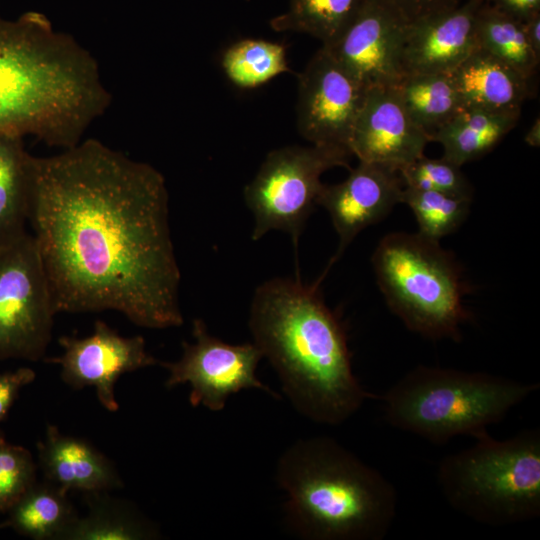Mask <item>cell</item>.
Masks as SVG:
<instances>
[{
	"instance_id": "obj_24",
	"label": "cell",
	"mask_w": 540,
	"mask_h": 540,
	"mask_svg": "<svg viewBox=\"0 0 540 540\" xmlns=\"http://www.w3.org/2000/svg\"><path fill=\"white\" fill-rule=\"evenodd\" d=\"M475 30L479 47L498 58L528 80L536 74L540 58L532 50L524 22L487 2L477 10Z\"/></svg>"
},
{
	"instance_id": "obj_9",
	"label": "cell",
	"mask_w": 540,
	"mask_h": 540,
	"mask_svg": "<svg viewBox=\"0 0 540 540\" xmlns=\"http://www.w3.org/2000/svg\"><path fill=\"white\" fill-rule=\"evenodd\" d=\"M56 311L31 233L0 249V360L44 359Z\"/></svg>"
},
{
	"instance_id": "obj_16",
	"label": "cell",
	"mask_w": 540,
	"mask_h": 540,
	"mask_svg": "<svg viewBox=\"0 0 540 540\" xmlns=\"http://www.w3.org/2000/svg\"><path fill=\"white\" fill-rule=\"evenodd\" d=\"M483 2L467 0L452 10L409 23L400 51L401 75L451 73L480 48L475 18Z\"/></svg>"
},
{
	"instance_id": "obj_1",
	"label": "cell",
	"mask_w": 540,
	"mask_h": 540,
	"mask_svg": "<svg viewBox=\"0 0 540 540\" xmlns=\"http://www.w3.org/2000/svg\"><path fill=\"white\" fill-rule=\"evenodd\" d=\"M28 223L56 313L183 324L164 176L100 140L32 157Z\"/></svg>"
},
{
	"instance_id": "obj_35",
	"label": "cell",
	"mask_w": 540,
	"mask_h": 540,
	"mask_svg": "<svg viewBox=\"0 0 540 540\" xmlns=\"http://www.w3.org/2000/svg\"><path fill=\"white\" fill-rule=\"evenodd\" d=\"M485 1V0H484Z\"/></svg>"
},
{
	"instance_id": "obj_26",
	"label": "cell",
	"mask_w": 540,
	"mask_h": 540,
	"mask_svg": "<svg viewBox=\"0 0 540 540\" xmlns=\"http://www.w3.org/2000/svg\"><path fill=\"white\" fill-rule=\"evenodd\" d=\"M228 79L240 88H255L289 72L286 48L263 39H243L228 47L221 58Z\"/></svg>"
},
{
	"instance_id": "obj_17",
	"label": "cell",
	"mask_w": 540,
	"mask_h": 540,
	"mask_svg": "<svg viewBox=\"0 0 540 540\" xmlns=\"http://www.w3.org/2000/svg\"><path fill=\"white\" fill-rule=\"evenodd\" d=\"M37 450L45 480L67 492H109L123 486L109 458L88 441L65 435L54 425L47 426Z\"/></svg>"
},
{
	"instance_id": "obj_14",
	"label": "cell",
	"mask_w": 540,
	"mask_h": 540,
	"mask_svg": "<svg viewBox=\"0 0 540 540\" xmlns=\"http://www.w3.org/2000/svg\"><path fill=\"white\" fill-rule=\"evenodd\" d=\"M430 136L414 123L394 86L368 89L348 142L359 161L403 166L424 155Z\"/></svg>"
},
{
	"instance_id": "obj_13",
	"label": "cell",
	"mask_w": 540,
	"mask_h": 540,
	"mask_svg": "<svg viewBox=\"0 0 540 540\" xmlns=\"http://www.w3.org/2000/svg\"><path fill=\"white\" fill-rule=\"evenodd\" d=\"M408 22L390 0H363L331 45L323 46L368 90L396 84Z\"/></svg>"
},
{
	"instance_id": "obj_18",
	"label": "cell",
	"mask_w": 540,
	"mask_h": 540,
	"mask_svg": "<svg viewBox=\"0 0 540 540\" xmlns=\"http://www.w3.org/2000/svg\"><path fill=\"white\" fill-rule=\"evenodd\" d=\"M464 108H521L530 96V80L478 48L450 73Z\"/></svg>"
},
{
	"instance_id": "obj_19",
	"label": "cell",
	"mask_w": 540,
	"mask_h": 540,
	"mask_svg": "<svg viewBox=\"0 0 540 540\" xmlns=\"http://www.w3.org/2000/svg\"><path fill=\"white\" fill-rule=\"evenodd\" d=\"M521 108L466 107L439 127L431 141L442 145L443 157L458 166L490 152L517 124Z\"/></svg>"
},
{
	"instance_id": "obj_27",
	"label": "cell",
	"mask_w": 540,
	"mask_h": 540,
	"mask_svg": "<svg viewBox=\"0 0 540 540\" xmlns=\"http://www.w3.org/2000/svg\"><path fill=\"white\" fill-rule=\"evenodd\" d=\"M471 202L472 199L409 187H404L401 196V203L410 207L417 220L418 233L436 241L459 228Z\"/></svg>"
},
{
	"instance_id": "obj_21",
	"label": "cell",
	"mask_w": 540,
	"mask_h": 540,
	"mask_svg": "<svg viewBox=\"0 0 540 540\" xmlns=\"http://www.w3.org/2000/svg\"><path fill=\"white\" fill-rule=\"evenodd\" d=\"M67 494L46 480L36 482L7 511L0 529L11 528L34 540H62L79 516Z\"/></svg>"
},
{
	"instance_id": "obj_25",
	"label": "cell",
	"mask_w": 540,
	"mask_h": 540,
	"mask_svg": "<svg viewBox=\"0 0 540 540\" xmlns=\"http://www.w3.org/2000/svg\"><path fill=\"white\" fill-rule=\"evenodd\" d=\"M363 0H290L288 9L270 20L277 32L308 34L322 46L334 43L351 23Z\"/></svg>"
},
{
	"instance_id": "obj_20",
	"label": "cell",
	"mask_w": 540,
	"mask_h": 540,
	"mask_svg": "<svg viewBox=\"0 0 540 540\" xmlns=\"http://www.w3.org/2000/svg\"><path fill=\"white\" fill-rule=\"evenodd\" d=\"M32 157L23 137L0 133V249L27 233Z\"/></svg>"
},
{
	"instance_id": "obj_28",
	"label": "cell",
	"mask_w": 540,
	"mask_h": 540,
	"mask_svg": "<svg viewBox=\"0 0 540 540\" xmlns=\"http://www.w3.org/2000/svg\"><path fill=\"white\" fill-rule=\"evenodd\" d=\"M460 168L444 157L433 159L423 155L398 172L405 187L472 199V185Z\"/></svg>"
},
{
	"instance_id": "obj_6",
	"label": "cell",
	"mask_w": 540,
	"mask_h": 540,
	"mask_svg": "<svg viewBox=\"0 0 540 540\" xmlns=\"http://www.w3.org/2000/svg\"><path fill=\"white\" fill-rule=\"evenodd\" d=\"M471 447L444 457L439 489L457 512L482 524L505 526L540 515V430L497 440L488 432Z\"/></svg>"
},
{
	"instance_id": "obj_7",
	"label": "cell",
	"mask_w": 540,
	"mask_h": 540,
	"mask_svg": "<svg viewBox=\"0 0 540 540\" xmlns=\"http://www.w3.org/2000/svg\"><path fill=\"white\" fill-rule=\"evenodd\" d=\"M372 264L390 310L405 326L429 339L461 338L469 319L463 305L468 285L453 254L420 233L394 232L378 243Z\"/></svg>"
},
{
	"instance_id": "obj_4",
	"label": "cell",
	"mask_w": 540,
	"mask_h": 540,
	"mask_svg": "<svg viewBox=\"0 0 540 540\" xmlns=\"http://www.w3.org/2000/svg\"><path fill=\"white\" fill-rule=\"evenodd\" d=\"M287 526L307 540H382L397 510L393 484L335 439H300L277 463Z\"/></svg>"
},
{
	"instance_id": "obj_10",
	"label": "cell",
	"mask_w": 540,
	"mask_h": 540,
	"mask_svg": "<svg viewBox=\"0 0 540 540\" xmlns=\"http://www.w3.org/2000/svg\"><path fill=\"white\" fill-rule=\"evenodd\" d=\"M193 343L182 342V355L175 362H160L169 372L167 388L188 383L192 406L217 412L224 409L230 395L257 388L275 398L279 395L256 376L263 355L254 343L233 345L211 335L205 322L193 320Z\"/></svg>"
},
{
	"instance_id": "obj_30",
	"label": "cell",
	"mask_w": 540,
	"mask_h": 540,
	"mask_svg": "<svg viewBox=\"0 0 540 540\" xmlns=\"http://www.w3.org/2000/svg\"><path fill=\"white\" fill-rule=\"evenodd\" d=\"M35 377V372L28 367L0 373V423L6 418L20 390L33 382Z\"/></svg>"
},
{
	"instance_id": "obj_34",
	"label": "cell",
	"mask_w": 540,
	"mask_h": 540,
	"mask_svg": "<svg viewBox=\"0 0 540 540\" xmlns=\"http://www.w3.org/2000/svg\"><path fill=\"white\" fill-rule=\"evenodd\" d=\"M524 142L529 146H540V118L537 117L524 136Z\"/></svg>"
},
{
	"instance_id": "obj_15",
	"label": "cell",
	"mask_w": 540,
	"mask_h": 540,
	"mask_svg": "<svg viewBox=\"0 0 540 540\" xmlns=\"http://www.w3.org/2000/svg\"><path fill=\"white\" fill-rule=\"evenodd\" d=\"M404 187L396 169L361 161L350 169L344 181L323 184L316 205L327 210L339 237V248L327 270L358 233L382 220L396 204L401 203Z\"/></svg>"
},
{
	"instance_id": "obj_32",
	"label": "cell",
	"mask_w": 540,
	"mask_h": 540,
	"mask_svg": "<svg viewBox=\"0 0 540 540\" xmlns=\"http://www.w3.org/2000/svg\"><path fill=\"white\" fill-rule=\"evenodd\" d=\"M485 2L523 22L540 13V0H485Z\"/></svg>"
},
{
	"instance_id": "obj_8",
	"label": "cell",
	"mask_w": 540,
	"mask_h": 540,
	"mask_svg": "<svg viewBox=\"0 0 540 540\" xmlns=\"http://www.w3.org/2000/svg\"><path fill=\"white\" fill-rule=\"evenodd\" d=\"M350 151L341 146H288L268 153L244 199L254 217L251 238L271 230L290 235L295 248L323 186L321 175L334 167H349Z\"/></svg>"
},
{
	"instance_id": "obj_12",
	"label": "cell",
	"mask_w": 540,
	"mask_h": 540,
	"mask_svg": "<svg viewBox=\"0 0 540 540\" xmlns=\"http://www.w3.org/2000/svg\"><path fill=\"white\" fill-rule=\"evenodd\" d=\"M58 342L63 353L43 361L59 365L61 379L68 386L95 387L99 402L110 412L119 409L115 384L122 374L159 364L146 350L142 336H121L101 320L95 322L89 336H62Z\"/></svg>"
},
{
	"instance_id": "obj_11",
	"label": "cell",
	"mask_w": 540,
	"mask_h": 540,
	"mask_svg": "<svg viewBox=\"0 0 540 540\" xmlns=\"http://www.w3.org/2000/svg\"><path fill=\"white\" fill-rule=\"evenodd\" d=\"M366 92L329 50L321 46L298 75L299 133L311 144L348 149Z\"/></svg>"
},
{
	"instance_id": "obj_29",
	"label": "cell",
	"mask_w": 540,
	"mask_h": 540,
	"mask_svg": "<svg viewBox=\"0 0 540 540\" xmlns=\"http://www.w3.org/2000/svg\"><path fill=\"white\" fill-rule=\"evenodd\" d=\"M36 465L31 452L7 442L0 435V515L36 483Z\"/></svg>"
},
{
	"instance_id": "obj_2",
	"label": "cell",
	"mask_w": 540,
	"mask_h": 540,
	"mask_svg": "<svg viewBox=\"0 0 540 540\" xmlns=\"http://www.w3.org/2000/svg\"><path fill=\"white\" fill-rule=\"evenodd\" d=\"M99 64L48 17H0V133L71 148L109 108Z\"/></svg>"
},
{
	"instance_id": "obj_33",
	"label": "cell",
	"mask_w": 540,
	"mask_h": 540,
	"mask_svg": "<svg viewBox=\"0 0 540 540\" xmlns=\"http://www.w3.org/2000/svg\"><path fill=\"white\" fill-rule=\"evenodd\" d=\"M527 40L538 58H540V13L524 21Z\"/></svg>"
},
{
	"instance_id": "obj_3",
	"label": "cell",
	"mask_w": 540,
	"mask_h": 540,
	"mask_svg": "<svg viewBox=\"0 0 540 540\" xmlns=\"http://www.w3.org/2000/svg\"><path fill=\"white\" fill-rule=\"evenodd\" d=\"M321 280L265 281L254 292L248 325L293 407L315 423L335 426L379 396L353 374L345 328L325 304Z\"/></svg>"
},
{
	"instance_id": "obj_23",
	"label": "cell",
	"mask_w": 540,
	"mask_h": 540,
	"mask_svg": "<svg viewBox=\"0 0 540 540\" xmlns=\"http://www.w3.org/2000/svg\"><path fill=\"white\" fill-rule=\"evenodd\" d=\"M393 86L411 119L430 139L464 109L450 73L404 74Z\"/></svg>"
},
{
	"instance_id": "obj_31",
	"label": "cell",
	"mask_w": 540,
	"mask_h": 540,
	"mask_svg": "<svg viewBox=\"0 0 540 540\" xmlns=\"http://www.w3.org/2000/svg\"><path fill=\"white\" fill-rule=\"evenodd\" d=\"M409 23L458 7L462 0H390Z\"/></svg>"
},
{
	"instance_id": "obj_5",
	"label": "cell",
	"mask_w": 540,
	"mask_h": 540,
	"mask_svg": "<svg viewBox=\"0 0 540 540\" xmlns=\"http://www.w3.org/2000/svg\"><path fill=\"white\" fill-rule=\"evenodd\" d=\"M539 389L538 382L419 365L378 399L392 427L443 444L486 432Z\"/></svg>"
},
{
	"instance_id": "obj_22",
	"label": "cell",
	"mask_w": 540,
	"mask_h": 540,
	"mask_svg": "<svg viewBox=\"0 0 540 540\" xmlns=\"http://www.w3.org/2000/svg\"><path fill=\"white\" fill-rule=\"evenodd\" d=\"M88 512L78 516L65 540H145L159 537V529L131 504L108 492L84 494Z\"/></svg>"
}]
</instances>
